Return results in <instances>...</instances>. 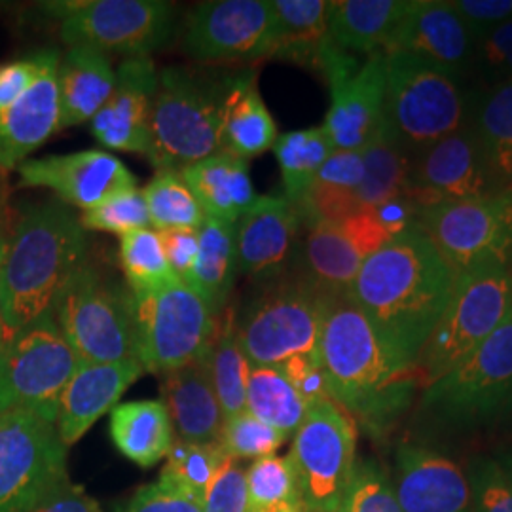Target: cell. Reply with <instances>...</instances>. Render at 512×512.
Returning a JSON list of instances; mask_svg holds the SVG:
<instances>
[{"label": "cell", "instance_id": "1", "mask_svg": "<svg viewBox=\"0 0 512 512\" xmlns=\"http://www.w3.org/2000/svg\"><path fill=\"white\" fill-rule=\"evenodd\" d=\"M456 275L414 222L368 256L349 298L385 340L416 365L439 323Z\"/></svg>", "mask_w": 512, "mask_h": 512}, {"label": "cell", "instance_id": "2", "mask_svg": "<svg viewBox=\"0 0 512 512\" xmlns=\"http://www.w3.org/2000/svg\"><path fill=\"white\" fill-rule=\"evenodd\" d=\"M319 357L332 399L370 431L397 420L420 387L416 365L385 340L349 294L327 302Z\"/></svg>", "mask_w": 512, "mask_h": 512}, {"label": "cell", "instance_id": "3", "mask_svg": "<svg viewBox=\"0 0 512 512\" xmlns=\"http://www.w3.org/2000/svg\"><path fill=\"white\" fill-rule=\"evenodd\" d=\"M88 262V236L71 205L46 200L23 207L6 236L0 266L4 340L54 311L65 285Z\"/></svg>", "mask_w": 512, "mask_h": 512}, {"label": "cell", "instance_id": "4", "mask_svg": "<svg viewBox=\"0 0 512 512\" xmlns=\"http://www.w3.org/2000/svg\"><path fill=\"white\" fill-rule=\"evenodd\" d=\"M232 80L175 65L158 71L148 156L156 171H183L219 152L222 107Z\"/></svg>", "mask_w": 512, "mask_h": 512}, {"label": "cell", "instance_id": "5", "mask_svg": "<svg viewBox=\"0 0 512 512\" xmlns=\"http://www.w3.org/2000/svg\"><path fill=\"white\" fill-rule=\"evenodd\" d=\"M384 61L385 120L410 156L469 124L471 93L459 74L403 52Z\"/></svg>", "mask_w": 512, "mask_h": 512}, {"label": "cell", "instance_id": "6", "mask_svg": "<svg viewBox=\"0 0 512 512\" xmlns=\"http://www.w3.org/2000/svg\"><path fill=\"white\" fill-rule=\"evenodd\" d=\"M512 311L507 262H488L456 277L450 302L416 359L420 387L463 363Z\"/></svg>", "mask_w": 512, "mask_h": 512}, {"label": "cell", "instance_id": "7", "mask_svg": "<svg viewBox=\"0 0 512 512\" xmlns=\"http://www.w3.org/2000/svg\"><path fill=\"white\" fill-rule=\"evenodd\" d=\"M293 270L266 283L236 317L239 344L251 366H281L296 357L319 355L327 302Z\"/></svg>", "mask_w": 512, "mask_h": 512}, {"label": "cell", "instance_id": "8", "mask_svg": "<svg viewBox=\"0 0 512 512\" xmlns=\"http://www.w3.org/2000/svg\"><path fill=\"white\" fill-rule=\"evenodd\" d=\"M135 359L145 372L167 374L200 359L217 332V315L183 281L167 287L129 291Z\"/></svg>", "mask_w": 512, "mask_h": 512}, {"label": "cell", "instance_id": "9", "mask_svg": "<svg viewBox=\"0 0 512 512\" xmlns=\"http://www.w3.org/2000/svg\"><path fill=\"white\" fill-rule=\"evenodd\" d=\"M67 446L57 408L0 414V512H33L67 478Z\"/></svg>", "mask_w": 512, "mask_h": 512}, {"label": "cell", "instance_id": "10", "mask_svg": "<svg viewBox=\"0 0 512 512\" xmlns=\"http://www.w3.org/2000/svg\"><path fill=\"white\" fill-rule=\"evenodd\" d=\"M54 315L80 363L135 359L129 291L107 283L92 264L86 262L65 285L55 302Z\"/></svg>", "mask_w": 512, "mask_h": 512}, {"label": "cell", "instance_id": "11", "mask_svg": "<svg viewBox=\"0 0 512 512\" xmlns=\"http://www.w3.org/2000/svg\"><path fill=\"white\" fill-rule=\"evenodd\" d=\"M355 454L357 425L348 412L332 399L310 406L289 452L308 511L338 512L344 507Z\"/></svg>", "mask_w": 512, "mask_h": 512}, {"label": "cell", "instance_id": "12", "mask_svg": "<svg viewBox=\"0 0 512 512\" xmlns=\"http://www.w3.org/2000/svg\"><path fill=\"white\" fill-rule=\"evenodd\" d=\"M61 16V40L103 54L150 55L177 33V8L164 0H93L50 4Z\"/></svg>", "mask_w": 512, "mask_h": 512}, {"label": "cell", "instance_id": "13", "mask_svg": "<svg viewBox=\"0 0 512 512\" xmlns=\"http://www.w3.org/2000/svg\"><path fill=\"white\" fill-rule=\"evenodd\" d=\"M78 365L54 311L42 313L0 346V414L19 408H57Z\"/></svg>", "mask_w": 512, "mask_h": 512}, {"label": "cell", "instance_id": "14", "mask_svg": "<svg viewBox=\"0 0 512 512\" xmlns=\"http://www.w3.org/2000/svg\"><path fill=\"white\" fill-rule=\"evenodd\" d=\"M416 224L454 275L488 262H507L512 243V196L442 202L418 211Z\"/></svg>", "mask_w": 512, "mask_h": 512}, {"label": "cell", "instance_id": "15", "mask_svg": "<svg viewBox=\"0 0 512 512\" xmlns=\"http://www.w3.org/2000/svg\"><path fill=\"white\" fill-rule=\"evenodd\" d=\"M275 14L272 0H209L190 14L183 52L203 65H255L272 59Z\"/></svg>", "mask_w": 512, "mask_h": 512}, {"label": "cell", "instance_id": "16", "mask_svg": "<svg viewBox=\"0 0 512 512\" xmlns=\"http://www.w3.org/2000/svg\"><path fill=\"white\" fill-rule=\"evenodd\" d=\"M317 71L329 82L330 109L323 129L336 150H361L385 122L384 54L363 63L342 52L330 38Z\"/></svg>", "mask_w": 512, "mask_h": 512}, {"label": "cell", "instance_id": "17", "mask_svg": "<svg viewBox=\"0 0 512 512\" xmlns=\"http://www.w3.org/2000/svg\"><path fill=\"white\" fill-rule=\"evenodd\" d=\"M512 401V311L478 348L429 385L427 408L448 420H484Z\"/></svg>", "mask_w": 512, "mask_h": 512}, {"label": "cell", "instance_id": "18", "mask_svg": "<svg viewBox=\"0 0 512 512\" xmlns=\"http://www.w3.org/2000/svg\"><path fill=\"white\" fill-rule=\"evenodd\" d=\"M393 238L374 209H359L348 219L306 226L294 258V274L325 296L349 294L366 258Z\"/></svg>", "mask_w": 512, "mask_h": 512}, {"label": "cell", "instance_id": "19", "mask_svg": "<svg viewBox=\"0 0 512 512\" xmlns=\"http://www.w3.org/2000/svg\"><path fill=\"white\" fill-rule=\"evenodd\" d=\"M471 124L412 156L410 186L404 194L418 211L442 202L497 196Z\"/></svg>", "mask_w": 512, "mask_h": 512}, {"label": "cell", "instance_id": "20", "mask_svg": "<svg viewBox=\"0 0 512 512\" xmlns=\"http://www.w3.org/2000/svg\"><path fill=\"white\" fill-rule=\"evenodd\" d=\"M18 175L21 186L50 188L61 202L84 211L137 188L124 162L103 150L25 160L18 165Z\"/></svg>", "mask_w": 512, "mask_h": 512}, {"label": "cell", "instance_id": "21", "mask_svg": "<svg viewBox=\"0 0 512 512\" xmlns=\"http://www.w3.org/2000/svg\"><path fill=\"white\" fill-rule=\"evenodd\" d=\"M302 217L285 196H260L234 224L238 272L272 283L293 270Z\"/></svg>", "mask_w": 512, "mask_h": 512}, {"label": "cell", "instance_id": "22", "mask_svg": "<svg viewBox=\"0 0 512 512\" xmlns=\"http://www.w3.org/2000/svg\"><path fill=\"white\" fill-rule=\"evenodd\" d=\"M158 69L150 55L126 57L116 69V84L105 107L90 122L92 135L103 147L150 156L152 105Z\"/></svg>", "mask_w": 512, "mask_h": 512}, {"label": "cell", "instance_id": "23", "mask_svg": "<svg viewBox=\"0 0 512 512\" xmlns=\"http://www.w3.org/2000/svg\"><path fill=\"white\" fill-rule=\"evenodd\" d=\"M403 52L461 76L473 63L475 38L450 0H410L384 54Z\"/></svg>", "mask_w": 512, "mask_h": 512}, {"label": "cell", "instance_id": "24", "mask_svg": "<svg viewBox=\"0 0 512 512\" xmlns=\"http://www.w3.org/2000/svg\"><path fill=\"white\" fill-rule=\"evenodd\" d=\"M395 495L404 512H471V484L458 463L439 452L401 444L395 458Z\"/></svg>", "mask_w": 512, "mask_h": 512}, {"label": "cell", "instance_id": "25", "mask_svg": "<svg viewBox=\"0 0 512 512\" xmlns=\"http://www.w3.org/2000/svg\"><path fill=\"white\" fill-rule=\"evenodd\" d=\"M143 372V366L135 359L122 363H80L57 403V431L63 444L71 448L92 429L95 421L112 412Z\"/></svg>", "mask_w": 512, "mask_h": 512}, {"label": "cell", "instance_id": "26", "mask_svg": "<svg viewBox=\"0 0 512 512\" xmlns=\"http://www.w3.org/2000/svg\"><path fill=\"white\" fill-rule=\"evenodd\" d=\"M59 63L54 48L35 84L0 112V173L18 169L59 129Z\"/></svg>", "mask_w": 512, "mask_h": 512}, {"label": "cell", "instance_id": "27", "mask_svg": "<svg viewBox=\"0 0 512 512\" xmlns=\"http://www.w3.org/2000/svg\"><path fill=\"white\" fill-rule=\"evenodd\" d=\"M207 351L200 359L164 374L165 408L175 439L183 442H217L222 433L224 414L211 382Z\"/></svg>", "mask_w": 512, "mask_h": 512}, {"label": "cell", "instance_id": "28", "mask_svg": "<svg viewBox=\"0 0 512 512\" xmlns=\"http://www.w3.org/2000/svg\"><path fill=\"white\" fill-rule=\"evenodd\" d=\"M59 129L92 122L105 107L116 84L110 55L88 46H73L59 63Z\"/></svg>", "mask_w": 512, "mask_h": 512}, {"label": "cell", "instance_id": "29", "mask_svg": "<svg viewBox=\"0 0 512 512\" xmlns=\"http://www.w3.org/2000/svg\"><path fill=\"white\" fill-rule=\"evenodd\" d=\"M205 217L236 224L260 198L249 173V162L219 150L181 171Z\"/></svg>", "mask_w": 512, "mask_h": 512}, {"label": "cell", "instance_id": "30", "mask_svg": "<svg viewBox=\"0 0 512 512\" xmlns=\"http://www.w3.org/2000/svg\"><path fill=\"white\" fill-rule=\"evenodd\" d=\"M279 133L274 116L258 92L256 71L236 74L220 120V150L253 160L274 148Z\"/></svg>", "mask_w": 512, "mask_h": 512}, {"label": "cell", "instance_id": "31", "mask_svg": "<svg viewBox=\"0 0 512 512\" xmlns=\"http://www.w3.org/2000/svg\"><path fill=\"white\" fill-rule=\"evenodd\" d=\"M410 0L330 2L329 35L346 54H384Z\"/></svg>", "mask_w": 512, "mask_h": 512}, {"label": "cell", "instance_id": "32", "mask_svg": "<svg viewBox=\"0 0 512 512\" xmlns=\"http://www.w3.org/2000/svg\"><path fill=\"white\" fill-rule=\"evenodd\" d=\"M109 431L118 452L141 469H150L167 458L175 442L164 401H129L114 406Z\"/></svg>", "mask_w": 512, "mask_h": 512}, {"label": "cell", "instance_id": "33", "mask_svg": "<svg viewBox=\"0 0 512 512\" xmlns=\"http://www.w3.org/2000/svg\"><path fill=\"white\" fill-rule=\"evenodd\" d=\"M469 124L499 194L512 190V82L471 93Z\"/></svg>", "mask_w": 512, "mask_h": 512}, {"label": "cell", "instance_id": "34", "mask_svg": "<svg viewBox=\"0 0 512 512\" xmlns=\"http://www.w3.org/2000/svg\"><path fill=\"white\" fill-rule=\"evenodd\" d=\"M365 164L361 150H334L319 169L308 194L298 203L302 226L348 219L361 207L357 188L363 181Z\"/></svg>", "mask_w": 512, "mask_h": 512}, {"label": "cell", "instance_id": "35", "mask_svg": "<svg viewBox=\"0 0 512 512\" xmlns=\"http://www.w3.org/2000/svg\"><path fill=\"white\" fill-rule=\"evenodd\" d=\"M275 46L272 59H287L317 71L330 44L327 0H272Z\"/></svg>", "mask_w": 512, "mask_h": 512}, {"label": "cell", "instance_id": "36", "mask_svg": "<svg viewBox=\"0 0 512 512\" xmlns=\"http://www.w3.org/2000/svg\"><path fill=\"white\" fill-rule=\"evenodd\" d=\"M238 274L234 224L205 217L200 228L198 258L184 283L202 296L215 315H219L226 308Z\"/></svg>", "mask_w": 512, "mask_h": 512}, {"label": "cell", "instance_id": "37", "mask_svg": "<svg viewBox=\"0 0 512 512\" xmlns=\"http://www.w3.org/2000/svg\"><path fill=\"white\" fill-rule=\"evenodd\" d=\"M365 173L355 196L361 209H376L384 203L404 198L410 186L412 156L404 150L395 131L384 122L380 131L361 148Z\"/></svg>", "mask_w": 512, "mask_h": 512}, {"label": "cell", "instance_id": "38", "mask_svg": "<svg viewBox=\"0 0 512 512\" xmlns=\"http://www.w3.org/2000/svg\"><path fill=\"white\" fill-rule=\"evenodd\" d=\"M245 410L289 439L304 420L308 404L279 366H251Z\"/></svg>", "mask_w": 512, "mask_h": 512}, {"label": "cell", "instance_id": "39", "mask_svg": "<svg viewBox=\"0 0 512 512\" xmlns=\"http://www.w3.org/2000/svg\"><path fill=\"white\" fill-rule=\"evenodd\" d=\"M336 148L323 126L296 129L277 137L274 154L279 169L285 198L294 205L304 200L319 169L329 160Z\"/></svg>", "mask_w": 512, "mask_h": 512}, {"label": "cell", "instance_id": "40", "mask_svg": "<svg viewBox=\"0 0 512 512\" xmlns=\"http://www.w3.org/2000/svg\"><path fill=\"white\" fill-rule=\"evenodd\" d=\"M207 361L224 420L245 412L247 378L251 365L239 344L234 311L226 313V317L217 325V332L207 351Z\"/></svg>", "mask_w": 512, "mask_h": 512}, {"label": "cell", "instance_id": "41", "mask_svg": "<svg viewBox=\"0 0 512 512\" xmlns=\"http://www.w3.org/2000/svg\"><path fill=\"white\" fill-rule=\"evenodd\" d=\"M143 198L156 232L200 230L205 222L202 205L188 188L181 171H156L143 190Z\"/></svg>", "mask_w": 512, "mask_h": 512}, {"label": "cell", "instance_id": "42", "mask_svg": "<svg viewBox=\"0 0 512 512\" xmlns=\"http://www.w3.org/2000/svg\"><path fill=\"white\" fill-rule=\"evenodd\" d=\"M226 458L228 454L220 440L203 444L175 440L158 480L203 503V497Z\"/></svg>", "mask_w": 512, "mask_h": 512}, {"label": "cell", "instance_id": "43", "mask_svg": "<svg viewBox=\"0 0 512 512\" xmlns=\"http://www.w3.org/2000/svg\"><path fill=\"white\" fill-rule=\"evenodd\" d=\"M120 264L133 293H148L181 281L165 258L160 232L152 228L120 238Z\"/></svg>", "mask_w": 512, "mask_h": 512}, {"label": "cell", "instance_id": "44", "mask_svg": "<svg viewBox=\"0 0 512 512\" xmlns=\"http://www.w3.org/2000/svg\"><path fill=\"white\" fill-rule=\"evenodd\" d=\"M249 512H264L302 503L293 461L287 456H264L245 471ZM304 505V503H302Z\"/></svg>", "mask_w": 512, "mask_h": 512}, {"label": "cell", "instance_id": "45", "mask_svg": "<svg viewBox=\"0 0 512 512\" xmlns=\"http://www.w3.org/2000/svg\"><path fill=\"white\" fill-rule=\"evenodd\" d=\"M287 437L264 421L255 418L251 412H239L226 418L220 433V444L226 454L234 459H258L274 456L285 444Z\"/></svg>", "mask_w": 512, "mask_h": 512}, {"label": "cell", "instance_id": "46", "mask_svg": "<svg viewBox=\"0 0 512 512\" xmlns=\"http://www.w3.org/2000/svg\"><path fill=\"white\" fill-rule=\"evenodd\" d=\"M80 222L84 230L109 232V234H118L122 238L131 232L148 228L150 217H148L143 192L135 188L124 194L112 196L107 202L93 207L90 211H84L80 215Z\"/></svg>", "mask_w": 512, "mask_h": 512}, {"label": "cell", "instance_id": "47", "mask_svg": "<svg viewBox=\"0 0 512 512\" xmlns=\"http://www.w3.org/2000/svg\"><path fill=\"white\" fill-rule=\"evenodd\" d=\"M344 509L346 512H404L384 471L370 459L355 465Z\"/></svg>", "mask_w": 512, "mask_h": 512}, {"label": "cell", "instance_id": "48", "mask_svg": "<svg viewBox=\"0 0 512 512\" xmlns=\"http://www.w3.org/2000/svg\"><path fill=\"white\" fill-rule=\"evenodd\" d=\"M471 512H512V478L494 459H478L469 476Z\"/></svg>", "mask_w": 512, "mask_h": 512}, {"label": "cell", "instance_id": "49", "mask_svg": "<svg viewBox=\"0 0 512 512\" xmlns=\"http://www.w3.org/2000/svg\"><path fill=\"white\" fill-rule=\"evenodd\" d=\"M471 65L488 86L512 82V19L476 38Z\"/></svg>", "mask_w": 512, "mask_h": 512}, {"label": "cell", "instance_id": "50", "mask_svg": "<svg viewBox=\"0 0 512 512\" xmlns=\"http://www.w3.org/2000/svg\"><path fill=\"white\" fill-rule=\"evenodd\" d=\"M203 512H249L245 471L238 459H224L203 497Z\"/></svg>", "mask_w": 512, "mask_h": 512}, {"label": "cell", "instance_id": "51", "mask_svg": "<svg viewBox=\"0 0 512 512\" xmlns=\"http://www.w3.org/2000/svg\"><path fill=\"white\" fill-rule=\"evenodd\" d=\"M52 52L54 48L38 50L29 57L0 67V112L14 105L19 97L35 84L38 74L42 73Z\"/></svg>", "mask_w": 512, "mask_h": 512}, {"label": "cell", "instance_id": "52", "mask_svg": "<svg viewBox=\"0 0 512 512\" xmlns=\"http://www.w3.org/2000/svg\"><path fill=\"white\" fill-rule=\"evenodd\" d=\"M122 512H203V503L171 484L156 480L139 488Z\"/></svg>", "mask_w": 512, "mask_h": 512}, {"label": "cell", "instance_id": "53", "mask_svg": "<svg viewBox=\"0 0 512 512\" xmlns=\"http://www.w3.org/2000/svg\"><path fill=\"white\" fill-rule=\"evenodd\" d=\"M279 368L291 380L294 389L300 393V397L304 399V403L308 404V408L313 404L332 399L329 380H327V374H325V368H323L319 355L296 357Z\"/></svg>", "mask_w": 512, "mask_h": 512}, {"label": "cell", "instance_id": "54", "mask_svg": "<svg viewBox=\"0 0 512 512\" xmlns=\"http://www.w3.org/2000/svg\"><path fill=\"white\" fill-rule=\"evenodd\" d=\"M450 4L475 40L512 19V0H450Z\"/></svg>", "mask_w": 512, "mask_h": 512}, {"label": "cell", "instance_id": "55", "mask_svg": "<svg viewBox=\"0 0 512 512\" xmlns=\"http://www.w3.org/2000/svg\"><path fill=\"white\" fill-rule=\"evenodd\" d=\"M160 239L171 270L184 283L198 258L200 230H164L160 232Z\"/></svg>", "mask_w": 512, "mask_h": 512}, {"label": "cell", "instance_id": "56", "mask_svg": "<svg viewBox=\"0 0 512 512\" xmlns=\"http://www.w3.org/2000/svg\"><path fill=\"white\" fill-rule=\"evenodd\" d=\"M33 512H105L82 486H76L67 476L46 495Z\"/></svg>", "mask_w": 512, "mask_h": 512}, {"label": "cell", "instance_id": "57", "mask_svg": "<svg viewBox=\"0 0 512 512\" xmlns=\"http://www.w3.org/2000/svg\"><path fill=\"white\" fill-rule=\"evenodd\" d=\"M4 219H6V183H4V173H0V232H4Z\"/></svg>", "mask_w": 512, "mask_h": 512}, {"label": "cell", "instance_id": "58", "mask_svg": "<svg viewBox=\"0 0 512 512\" xmlns=\"http://www.w3.org/2000/svg\"><path fill=\"white\" fill-rule=\"evenodd\" d=\"M4 245H6V230L0 232V266L4 256ZM4 344V321H2V294H0V346Z\"/></svg>", "mask_w": 512, "mask_h": 512}, {"label": "cell", "instance_id": "59", "mask_svg": "<svg viewBox=\"0 0 512 512\" xmlns=\"http://www.w3.org/2000/svg\"><path fill=\"white\" fill-rule=\"evenodd\" d=\"M264 512H310L302 503H296V505H281V507H275V509H270V511Z\"/></svg>", "mask_w": 512, "mask_h": 512}, {"label": "cell", "instance_id": "60", "mask_svg": "<svg viewBox=\"0 0 512 512\" xmlns=\"http://www.w3.org/2000/svg\"><path fill=\"white\" fill-rule=\"evenodd\" d=\"M507 266H509V274H511L512 279V243L511 249H509V256H507Z\"/></svg>", "mask_w": 512, "mask_h": 512}, {"label": "cell", "instance_id": "61", "mask_svg": "<svg viewBox=\"0 0 512 512\" xmlns=\"http://www.w3.org/2000/svg\"><path fill=\"white\" fill-rule=\"evenodd\" d=\"M338 512H346V509H344V507H342V509H340V511Z\"/></svg>", "mask_w": 512, "mask_h": 512}, {"label": "cell", "instance_id": "62", "mask_svg": "<svg viewBox=\"0 0 512 512\" xmlns=\"http://www.w3.org/2000/svg\"><path fill=\"white\" fill-rule=\"evenodd\" d=\"M509 194H511V196H512V190H511V192H509Z\"/></svg>", "mask_w": 512, "mask_h": 512}]
</instances>
